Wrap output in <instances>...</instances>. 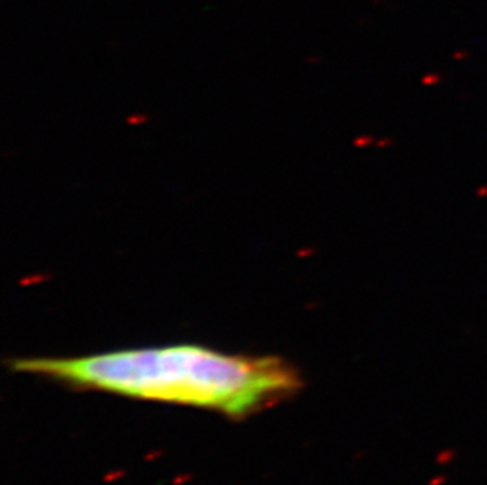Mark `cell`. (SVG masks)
<instances>
[{
    "label": "cell",
    "mask_w": 487,
    "mask_h": 485,
    "mask_svg": "<svg viewBox=\"0 0 487 485\" xmlns=\"http://www.w3.org/2000/svg\"><path fill=\"white\" fill-rule=\"evenodd\" d=\"M13 369L128 397L212 408L234 418L299 388L297 372L281 358L227 354L191 344L81 358H24Z\"/></svg>",
    "instance_id": "cell-1"
}]
</instances>
